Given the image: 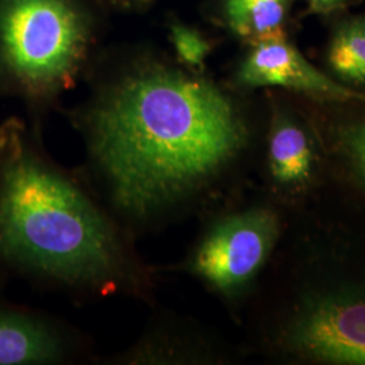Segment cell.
Instances as JSON below:
<instances>
[{
    "label": "cell",
    "instance_id": "1",
    "mask_svg": "<svg viewBox=\"0 0 365 365\" xmlns=\"http://www.w3.org/2000/svg\"><path fill=\"white\" fill-rule=\"evenodd\" d=\"M244 131L229 99L176 72L131 78L93 118L91 157L118 209L165 214L235 156Z\"/></svg>",
    "mask_w": 365,
    "mask_h": 365
},
{
    "label": "cell",
    "instance_id": "2",
    "mask_svg": "<svg viewBox=\"0 0 365 365\" xmlns=\"http://www.w3.org/2000/svg\"><path fill=\"white\" fill-rule=\"evenodd\" d=\"M0 256L69 287L114 289L134 274L103 211L16 126L0 131Z\"/></svg>",
    "mask_w": 365,
    "mask_h": 365
},
{
    "label": "cell",
    "instance_id": "3",
    "mask_svg": "<svg viewBox=\"0 0 365 365\" xmlns=\"http://www.w3.org/2000/svg\"><path fill=\"white\" fill-rule=\"evenodd\" d=\"M1 38L14 73L30 87L42 88L71 72L81 29L63 0H13L1 22Z\"/></svg>",
    "mask_w": 365,
    "mask_h": 365
},
{
    "label": "cell",
    "instance_id": "4",
    "mask_svg": "<svg viewBox=\"0 0 365 365\" xmlns=\"http://www.w3.org/2000/svg\"><path fill=\"white\" fill-rule=\"evenodd\" d=\"M277 235L269 210H249L220 222L199 245L191 268L212 287L232 291L249 282L267 260Z\"/></svg>",
    "mask_w": 365,
    "mask_h": 365
},
{
    "label": "cell",
    "instance_id": "5",
    "mask_svg": "<svg viewBox=\"0 0 365 365\" xmlns=\"http://www.w3.org/2000/svg\"><path fill=\"white\" fill-rule=\"evenodd\" d=\"M300 352L321 360L365 364V295L342 294L307 306L291 329Z\"/></svg>",
    "mask_w": 365,
    "mask_h": 365
},
{
    "label": "cell",
    "instance_id": "6",
    "mask_svg": "<svg viewBox=\"0 0 365 365\" xmlns=\"http://www.w3.org/2000/svg\"><path fill=\"white\" fill-rule=\"evenodd\" d=\"M240 78L250 87L279 86L339 101L363 98L319 72L288 43L284 34L255 42Z\"/></svg>",
    "mask_w": 365,
    "mask_h": 365
},
{
    "label": "cell",
    "instance_id": "7",
    "mask_svg": "<svg viewBox=\"0 0 365 365\" xmlns=\"http://www.w3.org/2000/svg\"><path fill=\"white\" fill-rule=\"evenodd\" d=\"M60 334L37 319L0 313V365H29L60 360Z\"/></svg>",
    "mask_w": 365,
    "mask_h": 365
},
{
    "label": "cell",
    "instance_id": "8",
    "mask_svg": "<svg viewBox=\"0 0 365 365\" xmlns=\"http://www.w3.org/2000/svg\"><path fill=\"white\" fill-rule=\"evenodd\" d=\"M288 0H226L229 25L237 36L252 43L283 36Z\"/></svg>",
    "mask_w": 365,
    "mask_h": 365
},
{
    "label": "cell",
    "instance_id": "9",
    "mask_svg": "<svg viewBox=\"0 0 365 365\" xmlns=\"http://www.w3.org/2000/svg\"><path fill=\"white\" fill-rule=\"evenodd\" d=\"M269 164L274 179L279 182H300L309 176L312 149L299 128L284 123L274 129L269 144Z\"/></svg>",
    "mask_w": 365,
    "mask_h": 365
},
{
    "label": "cell",
    "instance_id": "10",
    "mask_svg": "<svg viewBox=\"0 0 365 365\" xmlns=\"http://www.w3.org/2000/svg\"><path fill=\"white\" fill-rule=\"evenodd\" d=\"M329 64L339 76L365 83V21L339 30L330 45Z\"/></svg>",
    "mask_w": 365,
    "mask_h": 365
},
{
    "label": "cell",
    "instance_id": "11",
    "mask_svg": "<svg viewBox=\"0 0 365 365\" xmlns=\"http://www.w3.org/2000/svg\"><path fill=\"white\" fill-rule=\"evenodd\" d=\"M173 43L179 57L190 66H202L209 54V43L196 31L187 27L176 26L173 29Z\"/></svg>",
    "mask_w": 365,
    "mask_h": 365
},
{
    "label": "cell",
    "instance_id": "12",
    "mask_svg": "<svg viewBox=\"0 0 365 365\" xmlns=\"http://www.w3.org/2000/svg\"><path fill=\"white\" fill-rule=\"evenodd\" d=\"M345 143L354 165L365 179V125L356 126L348 131Z\"/></svg>",
    "mask_w": 365,
    "mask_h": 365
},
{
    "label": "cell",
    "instance_id": "13",
    "mask_svg": "<svg viewBox=\"0 0 365 365\" xmlns=\"http://www.w3.org/2000/svg\"><path fill=\"white\" fill-rule=\"evenodd\" d=\"M310 9L315 13H330L342 6L344 0H307Z\"/></svg>",
    "mask_w": 365,
    "mask_h": 365
}]
</instances>
